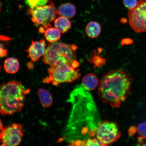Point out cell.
Returning <instances> with one entry per match:
<instances>
[{
	"instance_id": "19",
	"label": "cell",
	"mask_w": 146,
	"mask_h": 146,
	"mask_svg": "<svg viewBox=\"0 0 146 146\" xmlns=\"http://www.w3.org/2000/svg\"><path fill=\"white\" fill-rule=\"evenodd\" d=\"M48 0H25V3L30 9H35L38 7L46 5Z\"/></svg>"
},
{
	"instance_id": "25",
	"label": "cell",
	"mask_w": 146,
	"mask_h": 146,
	"mask_svg": "<svg viewBox=\"0 0 146 146\" xmlns=\"http://www.w3.org/2000/svg\"><path fill=\"white\" fill-rule=\"evenodd\" d=\"M3 125L2 123V122L1 119H0V136H1L3 129Z\"/></svg>"
},
{
	"instance_id": "14",
	"label": "cell",
	"mask_w": 146,
	"mask_h": 146,
	"mask_svg": "<svg viewBox=\"0 0 146 146\" xmlns=\"http://www.w3.org/2000/svg\"><path fill=\"white\" fill-rule=\"evenodd\" d=\"M19 61L15 58H9L4 62V69L8 74H16L19 70Z\"/></svg>"
},
{
	"instance_id": "6",
	"label": "cell",
	"mask_w": 146,
	"mask_h": 146,
	"mask_svg": "<svg viewBox=\"0 0 146 146\" xmlns=\"http://www.w3.org/2000/svg\"><path fill=\"white\" fill-rule=\"evenodd\" d=\"M121 135L117 124L114 122H100L97 127L95 138L106 145L117 141Z\"/></svg>"
},
{
	"instance_id": "10",
	"label": "cell",
	"mask_w": 146,
	"mask_h": 146,
	"mask_svg": "<svg viewBox=\"0 0 146 146\" xmlns=\"http://www.w3.org/2000/svg\"><path fill=\"white\" fill-rule=\"evenodd\" d=\"M82 83V85L85 90H93L97 87L98 80L96 75L89 73L86 75L83 78Z\"/></svg>"
},
{
	"instance_id": "7",
	"label": "cell",
	"mask_w": 146,
	"mask_h": 146,
	"mask_svg": "<svg viewBox=\"0 0 146 146\" xmlns=\"http://www.w3.org/2000/svg\"><path fill=\"white\" fill-rule=\"evenodd\" d=\"M128 16L129 25L135 32H146V0L140 1L135 8L129 10Z\"/></svg>"
},
{
	"instance_id": "13",
	"label": "cell",
	"mask_w": 146,
	"mask_h": 146,
	"mask_svg": "<svg viewBox=\"0 0 146 146\" xmlns=\"http://www.w3.org/2000/svg\"><path fill=\"white\" fill-rule=\"evenodd\" d=\"M38 96L41 104L44 107L49 108L52 104V96L48 91L45 89L40 88L38 90Z\"/></svg>"
},
{
	"instance_id": "20",
	"label": "cell",
	"mask_w": 146,
	"mask_h": 146,
	"mask_svg": "<svg viewBox=\"0 0 146 146\" xmlns=\"http://www.w3.org/2000/svg\"><path fill=\"white\" fill-rule=\"evenodd\" d=\"M94 54L93 57L89 59V61L94 64L95 67H100L103 66L106 63L105 59H104L99 56L96 55V54H95V53Z\"/></svg>"
},
{
	"instance_id": "18",
	"label": "cell",
	"mask_w": 146,
	"mask_h": 146,
	"mask_svg": "<svg viewBox=\"0 0 146 146\" xmlns=\"http://www.w3.org/2000/svg\"><path fill=\"white\" fill-rule=\"evenodd\" d=\"M11 40L9 36L0 35V58L4 57L8 54V50L7 46Z\"/></svg>"
},
{
	"instance_id": "16",
	"label": "cell",
	"mask_w": 146,
	"mask_h": 146,
	"mask_svg": "<svg viewBox=\"0 0 146 146\" xmlns=\"http://www.w3.org/2000/svg\"><path fill=\"white\" fill-rule=\"evenodd\" d=\"M44 33L46 39L50 43L58 41L61 38V32L56 27H49Z\"/></svg>"
},
{
	"instance_id": "26",
	"label": "cell",
	"mask_w": 146,
	"mask_h": 146,
	"mask_svg": "<svg viewBox=\"0 0 146 146\" xmlns=\"http://www.w3.org/2000/svg\"><path fill=\"white\" fill-rule=\"evenodd\" d=\"M1 11V3H0V11Z\"/></svg>"
},
{
	"instance_id": "24",
	"label": "cell",
	"mask_w": 146,
	"mask_h": 146,
	"mask_svg": "<svg viewBox=\"0 0 146 146\" xmlns=\"http://www.w3.org/2000/svg\"><path fill=\"white\" fill-rule=\"evenodd\" d=\"M137 140L141 145L146 146V136L138 137Z\"/></svg>"
},
{
	"instance_id": "15",
	"label": "cell",
	"mask_w": 146,
	"mask_h": 146,
	"mask_svg": "<svg viewBox=\"0 0 146 146\" xmlns=\"http://www.w3.org/2000/svg\"><path fill=\"white\" fill-rule=\"evenodd\" d=\"M101 27L99 23L95 21H91L88 24L86 28L87 35L90 38L97 37L101 33Z\"/></svg>"
},
{
	"instance_id": "3",
	"label": "cell",
	"mask_w": 146,
	"mask_h": 146,
	"mask_svg": "<svg viewBox=\"0 0 146 146\" xmlns=\"http://www.w3.org/2000/svg\"><path fill=\"white\" fill-rule=\"evenodd\" d=\"M77 46L61 42L50 43L46 48L42 61L50 66L71 63L76 60Z\"/></svg>"
},
{
	"instance_id": "17",
	"label": "cell",
	"mask_w": 146,
	"mask_h": 146,
	"mask_svg": "<svg viewBox=\"0 0 146 146\" xmlns=\"http://www.w3.org/2000/svg\"><path fill=\"white\" fill-rule=\"evenodd\" d=\"M72 146H106L96 138L88 139L86 140H77L70 142Z\"/></svg>"
},
{
	"instance_id": "23",
	"label": "cell",
	"mask_w": 146,
	"mask_h": 146,
	"mask_svg": "<svg viewBox=\"0 0 146 146\" xmlns=\"http://www.w3.org/2000/svg\"><path fill=\"white\" fill-rule=\"evenodd\" d=\"M137 131V128L134 125H132L129 128L128 133L129 137H132L136 134Z\"/></svg>"
},
{
	"instance_id": "9",
	"label": "cell",
	"mask_w": 146,
	"mask_h": 146,
	"mask_svg": "<svg viewBox=\"0 0 146 146\" xmlns=\"http://www.w3.org/2000/svg\"><path fill=\"white\" fill-rule=\"evenodd\" d=\"M46 50V44L44 40L41 39L39 41L33 40L27 52L28 53V57L33 62H36L42 56H44Z\"/></svg>"
},
{
	"instance_id": "11",
	"label": "cell",
	"mask_w": 146,
	"mask_h": 146,
	"mask_svg": "<svg viewBox=\"0 0 146 146\" xmlns=\"http://www.w3.org/2000/svg\"><path fill=\"white\" fill-rule=\"evenodd\" d=\"M60 15L68 18L74 17L76 14V8L74 5L66 3L60 5L58 10Z\"/></svg>"
},
{
	"instance_id": "8",
	"label": "cell",
	"mask_w": 146,
	"mask_h": 146,
	"mask_svg": "<svg viewBox=\"0 0 146 146\" xmlns=\"http://www.w3.org/2000/svg\"><path fill=\"white\" fill-rule=\"evenodd\" d=\"M23 125L21 124L13 123L3 128L0 136L3 146H15L19 145L24 135Z\"/></svg>"
},
{
	"instance_id": "4",
	"label": "cell",
	"mask_w": 146,
	"mask_h": 146,
	"mask_svg": "<svg viewBox=\"0 0 146 146\" xmlns=\"http://www.w3.org/2000/svg\"><path fill=\"white\" fill-rule=\"evenodd\" d=\"M79 63L76 60L71 63L61 64L56 66H50L48 69V76L44 78V83H52L55 86L60 84L70 83L79 79L81 76Z\"/></svg>"
},
{
	"instance_id": "2",
	"label": "cell",
	"mask_w": 146,
	"mask_h": 146,
	"mask_svg": "<svg viewBox=\"0 0 146 146\" xmlns=\"http://www.w3.org/2000/svg\"><path fill=\"white\" fill-rule=\"evenodd\" d=\"M21 82L11 81L0 85V113L2 115H12L22 110L25 96L30 93Z\"/></svg>"
},
{
	"instance_id": "22",
	"label": "cell",
	"mask_w": 146,
	"mask_h": 146,
	"mask_svg": "<svg viewBox=\"0 0 146 146\" xmlns=\"http://www.w3.org/2000/svg\"><path fill=\"white\" fill-rule=\"evenodd\" d=\"M137 132L141 136H146V122H144L139 125L137 127Z\"/></svg>"
},
{
	"instance_id": "1",
	"label": "cell",
	"mask_w": 146,
	"mask_h": 146,
	"mask_svg": "<svg viewBox=\"0 0 146 146\" xmlns=\"http://www.w3.org/2000/svg\"><path fill=\"white\" fill-rule=\"evenodd\" d=\"M132 80L123 70L110 71L103 76L98 86L100 99L104 103L119 108L128 95Z\"/></svg>"
},
{
	"instance_id": "21",
	"label": "cell",
	"mask_w": 146,
	"mask_h": 146,
	"mask_svg": "<svg viewBox=\"0 0 146 146\" xmlns=\"http://www.w3.org/2000/svg\"><path fill=\"white\" fill-rule=\"evenodd\" d=\"M123 2L124 5L129 10L135 8L139 2L138 0H123Z\"/></svg>"
},
{
	"instance_id": "27",
	"label": "cell",
	"mask_w": 146,
	"mask_h": 146,
	"mask_svg": "<svg viewBox=\"0 0 146 146\" xmlns=\"http://www.w3.org/2000/svg\"><path fill=\"white\" fill-rule=\"evenodd\" d=\"M1 65H0V71H1Z\"/></svg>"
},
{
	"instance_id": "5",
	"label": "cell",
	"mask_w": 146,
	"mask_h": 146,
	"mask_svg": "<svg viewBox=\"0 0 146 146\" xmlns=\"http://www.w3.org/2000/svg\"><path fill=\"white\" fill-rule=\"evenodd\" d=\"M27 14L31 16L32 21L35 26L42 25L45 30L51 27V23L60 15L53 3L49 0L44 6L29 9Z\"/></svg>"
},
{
	"instance_id": "12",
	"label": "cell",
	"mask_w": 146,
	"mask_h": 146,
	"mask_svg": "<svg viewBox=\"0 0 146 146\" xmlns=\"http://www.w3.org/2000/svg\"><path fill=\"white\" fill-rule=\"evenodd\" d=\"M54 23L55 27L62 33L68 31L72 25L68 18L63 16H59L55 19Z\"/></svg>"
}]
</instances>
